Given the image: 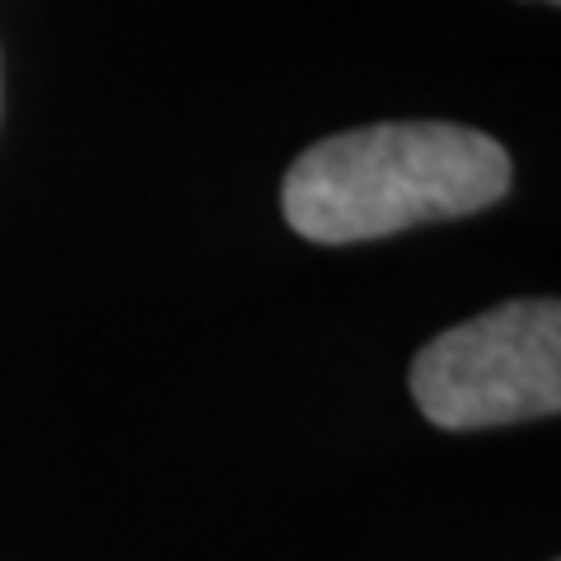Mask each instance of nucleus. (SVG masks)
I'll list each match as a JSON object with an SVG mask.
<instances>
[{
    "instance_id": "obj_1",
    "label": "nucleus",
    "mask_w": 561,
    "mask_h": 561,
    "mask_svg": "<svg viewBox=\"0 0 561 561\" xmlns=\"http://www.w3.org/2000/svg\"><path fill=\"white\" fill-rule=\"evenodd\" d=\"M505 192L511 154L496 136L454 122H379L309 146L280 183V210L313 243H365L478 216Z\"/></svg>"
},
{
    "instance_id": "obj_2",
    "label": "nucleus",
    "mask_w": 561,
    "mask_h": 561,
    "mask_svg": "<svg viewBox=\"0 0 561 561\" xmlns=\"http://www.w3.org/2000/svg\"><path fill=\"white\" fill-rule=\"evenodd\" d=\"M412 398L440 431H486L557 416L561 408V309L511 300L454 323L412 360Z\"/></svg>"
},
{
    "instance_id": "obj_3",
    "label": "nucleus",
    "mask_w": 561,
    "mask_h": 561,
    "mask_svg": "<svg viewBox=\"0 0 561 561\" xmlns=\"http://www.w3.org/2000/svg\"><path fill=\"white\" fill-rule=\"evenodd\" d=\"M548 5H557V0H548Z\"/></svg>"
}]
</instances>
